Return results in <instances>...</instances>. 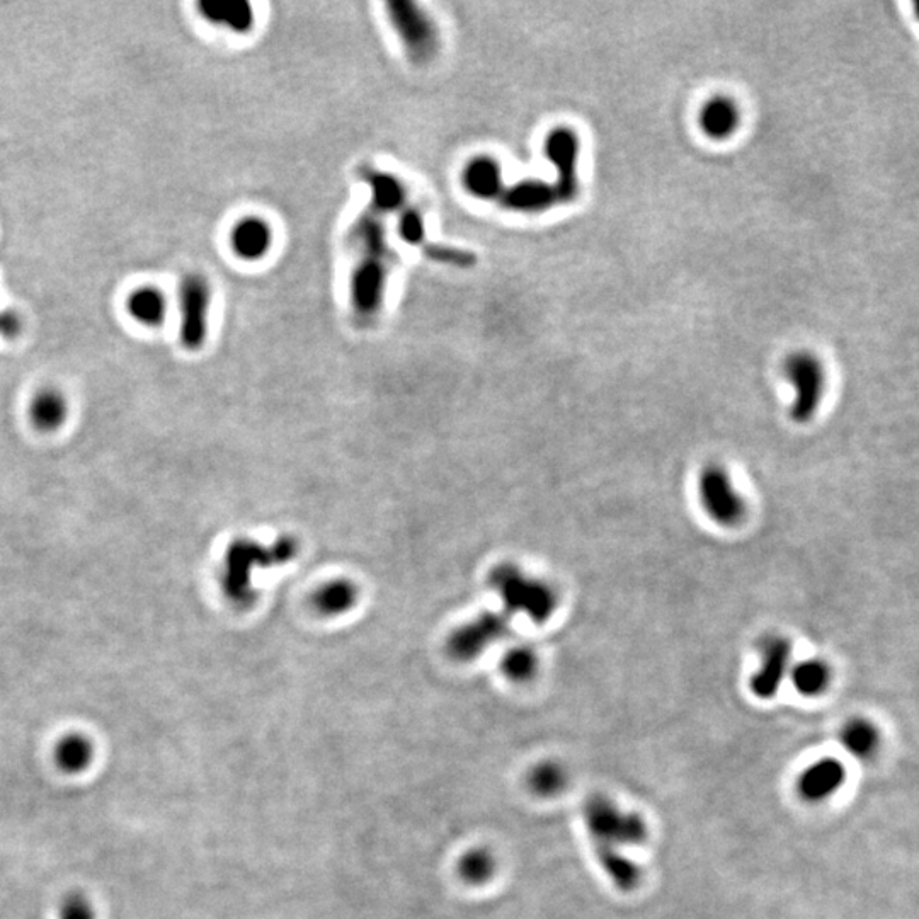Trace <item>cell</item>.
I'll use <instances>...</instances> for the list:
<instances>
[{
	"label": "cell",
	"instance_id": "5b68a950",
	"mask_svg": "<svg viewBox=\"0 0 919 919\" xmlns=\"http://www.w3.org/2000/svg\"><path fill=\"white\" fill-rule=\"evenodd\" d=\"M785 377L794 389L790 417L795 423H809L819 411L826 390L821 360L809 351H797L785 361Z\"/></svg>",
	"mask_w": 919,
	"mask_h": 919
},
{
	"label": "cell",
	"instance_id": "d4e9b609",
	"mask_svg": "<svg viewBox=\"0 0 919 919\" xmlns=\"http://www.w3.org/2000/svg\"><path fill=\"white\" fill-rule=\"evenodd\" d=\"M128 309L145 326H160L166 319V298L155 288H142L133 293Z\"/></svg>",
	"mask_w": 919,
	"mask_h": 919
},
{
	"label": "cell",
	"instance_id": "8fae6325",
	"mask_svg": "<svg viewBox=\"0 0 919 919\" xmlns=\"http://www.w3.org/2000/svg\"><path fill=\"white\" fill-rule=\"evenodd\" d=\"M790 656H792V646L787 639L773 637V639L766 640L760 669L749 681L751 691L756 697L768 700L777 695L783 678L787 676Z\"/></svg>",
	"mask_w": 919,
	"mask_h": 919
},
{
	"label": "cell",
	"instance_id": "7c38bea8",
	"mask_svg": "<svg viewBox=\"0 0 919 919\" xmlns=\"http://www.w3.org/2000/svg\"><path fill=\"white\" fill-rule=\"evenodd\" d=\"M846 770L840 761L824 758L809 766L799 780V794L809 802L828 799L845 783Z\"/></svg>",
	"mask_w": 919,
	"mask_h": 919
},
{
	"label": "cell",
	"instance_id": "ac0fdd59",
	"mask_svg": "<svg viewBox=\"0 0 919 919\" xmlns=\"http://www.w3.org/2000/svg\"><path fill=\"white\" fill-rule=\"evenodd\" d=\"M358 594L360 591L356 588V584L346 579H336L317 589L312 603H314L315 610L322 615L339 617L356 605Z\"/></svg>",
	"mask_w": 919,
	"mask_h": 919
},
{
	"label": "cell",
	"instance_id": "2e32d148",
	"mask_svg": "<svg viewBox=\"0 0 919 919\" xmlns=\"http://www.w3.org/2000/svg\"><path fill=\"white\" fill-rule=\"evenodd\" d=\"M273 242V232L261 218L252 217L235 225L232 232V246L242 259L257 261L266 256Z\"/></svg>",
	"mask_w": 919,
	"mask_h": 919
},
{
	"label": "cell",
	"instance_id": "44dd1931",
	"mask_svg": "<svg viewBox=\"0 0 919 919\" xmlns=\"http://www.w3.org/2000/svg\"><path fill=\"white\" fill-rule=\"evenodd\" d=\"M94 756V749L87 737L82 734H69L60 739L55 748V763L65 773H80L89 768Z\"/></svg>",
	"mask_w": 919,
	"mask_h": 919
},
{
	"label": "cell",
	"instance_id": "ba28073f",
	"mask_svg": "<svg viewBox=\"0 0 919 919\" xmlns=\"http://www.w3.org/2000/svg\"><path fill=\"white\" fill-rule=\"evenodd\" d=\"M210 298V285L201 274H189L184 278L179 288L181 341L188 349L201 348L205 343Z\"/></svg>",
	"mask_w": 919,
	"mask_h": 919
},
{
	"label": "cell",
	"instance_id": "4fadbf2b",
	"mask_svg": "<svg viewBox=\"0 0 919 919\" xmlns=\"http://www.w3.org/2000/svg\"><path fill=\"white\" fill-rule=\"evenodd\" d=\"M503 205L513 212L540 213L559 201L557 191L552 184L543 181H521L501 193Z\"/></svg>",
	"mask_w": 919,
	"mask_h": 919
},
{
	"label": "cell",
	"instance_id": "f546056e",
	"mask_svg": "<svg viewBox=\"0 0 919 919\" xmlns=\"http://www.w3.org/2000/svg\"><path fill=\"white\" fill-rule=\"evenodd\" d=\"M399 234L407 244L417 246L424 242V220L414 208H407L399 218Z\"/></svg>",
	"mask_w": 919,
	"mask_h": 919
},
{
	"label": "cell",
	"instance_id": "4316f807",
	"mask_svg": "<svg viewBox=\"0 0 919 919\" xmlns=\"http://www.w3.org/2000/svg\"><path fill=\"white\" fill-rule=\"evenodd\" d=\"M566 771L557 763H542L531 770L528 783L535 794L550 797L566 787Z\"/></svg>",
	"mask_w": 919,
	"mask_h": 919
},
{
	"label": "cell",
	"instance_id": "5bb4252c",
	"mask_svg": "<svg viewBox=\"0 0 919 919\" xmlns=\"http://www.w3.org/2000/svg\"><path fill=\"white\" fill-rule=\"evenodd\" d=\"M700 128L712 140L731 138L741 123V111L727 96H714L703 104L698 118Z\"/></svg>",
	"mask_w": 919,
	"mask_h": 919
},
{
	"label": "cell",
	"instance_id": "cb8c5ba5",
	"mask_svg": "<svg viewBox=\"0 0 919 919\" xmlns=\"http://www.w3.org/2000/svg\"><path fill=\"white\" fill-rule=\"evenodd\" d=\"M841 743L851 754H855L858 758H868L879 748V731L868 720L853 719L843 727Z\"/></svg>",
	"mask_w": 919,
	"mask_h": 919
},
{
	"label": "cell",
	"instance_id": "ffe728a7",
	"mask_svg": "<svg viewBox=\"0 0 919 919\" xmlns=\"http://www.w3.org/2000/svg\"><path fill=\"white\" fill-rule=\"evenodd\" d=\"M31 421L41 431H53L62 426L67 417V400L60 392L46 389L31 402Z\"/></svg>",
	"mask_w": 919,
	"mask_h": 919
},
{
	"label": "cell",
	"instance_id": "7a4b0ae2",
	"mask_svg": "<svg viewBox=\"0 0 919 919\" xmlns=\"http://www.w3.org/2000/svg\"><path fill=\"white\" fill-rule=\"evenodd\" d=\"M358 242L363 257L356 266L351 281V298L354 310L360 317H373L382 307L383 292L387 283V246L382 223L375 215H363L358 222Z\"/></svg>",
	"mask_w": 919,
	"mask_h": 919
},
{
	"label": "cell",
	"instance_id": "6da1fadb",
	"mask_svg": "<svg viewBox=\"0 0 919 919\" xmlns=\"http://www.w3.org/2000/svg\"><path fill=\"white\" fill-rule=\"evenodd\" d=\"M298 554L295 538L281 537L273 545L237 540L225 554L222 588L232 603L237 606L251 605L256 594L252 589V574L259 567H273L286 564Z\"/></svg>",
	"mask_w": 919,
	"mask_h": 919
},
{
	"label": "cell",
	"instance_id": "3957f363",
	"mask_svg": "<svg viewBox=\"0 0 919 919\" xmlns=\"http://www.w3.org/2000/svg\"><path fill=\"white\" fill-rule=\"evenodd\" d=\"M491 586L501 594L506 613H523L535 623H545L554 615L559 598L550 584L526 576L516 566L506 564L491 574Z\"/></svg>",
	"mask_w": 919,
	"mask_h": 919
},
{
	"label": "cell",
	"instance_id": "8992f818",
	"mask_svg": "<svg viewBox=\"0 0 919 919\" xmlns=\"http://www.w3.org/2000/svg\"><path fill=\"white\" fill-rule=\"evenodd\" d=\"M697 489L702 508L717 525L734 526L743 520L746 503L720 465H708L700 472Z\"/></svg>",
	"mask_w": 919,
	"mask_h": 919
},
{
	"label": "cell",
	"instance_id": "9c48e42d",
	"mask_svg": "<svg viewBox=\"0 0 919 919\" xmlns=\"http://www.w3.org/2000/svg\"><path fill=\"white\" fill-rule=\"evenodd\" d=\"M545 154L557 171V183L554 184L559 201L571 203L579 193L577 183V159L581 154V140L571 128H555L548 133L545 142Z\"/></svg>",
	"mask_w": 919,
	"mask_h": 919
},
{
	"label": "cell",
	"instance_id": "83f0119b",
	"mask_svg": "<svg viewBox=\"0 0 919 919\" xmlns=\"http://www.w3.org/2000/svg\"><path fill=\"white\" fill-rule=\"evenodd\" d=\"M460 875L470 884H480L486 882L494 870V860L491 855L484 850L469 851L465 857L460 860L458 865Z\"/></svg>",
	"mask_w": 919,
	"mask_h": 919
},
{
	"label": "cell",
	"instance_id": "277c9868",
	"mask_svg": "<svg viewBox=\"0 0 919 919\" xmlns=\"http://www.w3.org/2000/svg\"><path fill=\"white\" fill-rule=\"evenodd\" d=\"M584 822L594 841V850H618L640 845L647 838L646 821L620 809L610 797L593 795L584 804Z\"/></svg>",
	"mask_w": 919,
	"mask_h": 919
},
{
	"label": "cell",
	"instance_id": "d6986e66",
	"mask_svg": "<svg viewBox=\"0 0 919 919\" xmlns=\"http://www.w3.org/2000/svg\"><path fill=\"white\" fill-rule=\"evenodd\" d=\"M363 179L372 188L373 206L377 212H395L404 205L406 191L397 177L387 172L365 169Z\"/></svg>",
	"mask_w": 919,
	"mask_h": 919
},
{
	"label": "cell",
	"instance_id": "603a6c76",
	"mask_svg": "<svg viewBox=\"0 0 919 919\" xmlns=\"http://www.w3.org/2000/svg\"><path fill=\"white\" fill-rule=\"evenodd\" d=\"M792 685L804 697H817L828 690L831 671L826 663L819 659H805L792 668L790 673Z\"/></svg>",
	"mask_w": 919,
	"mask_h": 919
},
{
	"label": "cell",
	"instance_id": "9a60e30c",
	"mask_svg": "<svg viewBox=\"0 0 919 919\" xmlns=\"http://www.w3.org/2000/svg\"><path fill=\"white\" fill-rule=\"evenodd\" d=\"M463 184L475 198L494 200L504 191L501 167L491 157H477L465 167Z\"/></svg>",
	"mask_w": 919,
	"mask_h": 919
},
{
	"label": "cell",
	"instance_id": "30bf717a",
	"mask_svg": "<svg viewBox=\"0 0 919 919\" xmlns=\"http://www.w3.org/2000/svg\"><path fill=\"white\" fill-rule=\"evenodd\" d=\"M508 623V613H482L474 622L463 625L451 634L448 651L458 661H472L506 634Z\"/></svg>",
	"mask_w": 919,
	"mask_h": 919
},
{
	"label": "cell",
	"instance_id": "1f68e13d",
	"mask_svg": "<svg viewBox=\"0 0 919 919\" xmlns=\"http://www.w3.org/2000/svg\"><path fill=\"white\" fill-rule=\"evenodd\" d=\"M19 331H21V319L16 312H11V310L0 312V334L4 337H14L18 336Z\"/></svg>",
	"mask_w": 919,
	"mask_h": 919
},
{
	"label": "cell",
	"instance_id": "7402d4cb",
	"mask_svg": "<svg viewBox=\"0 0 919 919\" xmlns=\"http://www.w3.org/2000/svg\"><path fill=\"white\" fill-rule=\"evenodd\" d=\"M596 857L608 879L622 892L634 891L639 885L640 868L637 863L628 860L620 850H596Z\"/></svg>",
	"mask_w": 919,
	"mask_h": 919
},
{
	"label": "cell",
	"instance_id": "4dcf8cb0",
	"mask_svg": "<svg viewBox=\"0 0 919 919\" xmlns=\"http://www.w3.org/2000/svg\"><path fill=\"white\" fill-rule=\"evenodd\" d=\"M60 919H96L91 902L86 897L72 896L60 908Z\"/></svg>",
	"mask_w": 919,
	"mask_h": 919
},
{
	"label": "cell",
	"instance_id": "52a82bcc",
	"mask_svg": "<svg viewBox=\"0 0 919 919\" xmlns=\"http://www.w3.org/2000/svg\"><path fill=\"white\" fill-rule=\"evenodd\" d=\"M390 21L394 24L395 31L399 33L400 40L406 46L407 53L414 62H428L438 50V31L433 19L426 12L421 11L412 2H390Z\"/></svg>",
	"mask_w": 919,
	"mask_h": 919
},
{
	"label": "cell",
	"instance_id": "f1b7e54d",
	"mask_svg": "<svg viewBox=\"0 0 919 919\" xmlns=\"http://www.w3.org/2000/svg\"><path fill=\"white\" fill-rule=\"evenodd\" d=\"M424 254L433 259L436 263L451 264L458 268H470L475 264V256L472 252L463 251L458 247L443 246V244H424Z\"/></svg>",
	"mask_w": 919,
	"mask_h": 919
},
{
	"label": "cell",
	"instance_id": "484cf974",
	"mask_svg": "<svg viewBox=\"0 0 919 919\" xmlns=\"http://www.w3.org/2000/svg\"><path fill=\"white\" fill-rule=\"evenodd\" d=\"M501 668H503V673L508 676L509 680L523 683V681L533 678V674L537 673V654L528 646L513 647L503 657Z\"/></svg>",
	"mask_w": 919,
	"mask_h": 919
},
{
	"label": "cell",
	"instance_id": "e0dca14e",
	"mask_svg": "<svg viewBox=\"0 0 919 919\" xmlns=\"http://www.w3.org/2000/svg\"><path fill=\"white\" fill-rule=\"evenodd\" d=\"M208 21L225 24L237 33H247L254 26V11L249 2L242 0H206L200 4Z\"/></svg>",
	"mask_w": 919,
	"mask_h": 919
}]
</instances>
